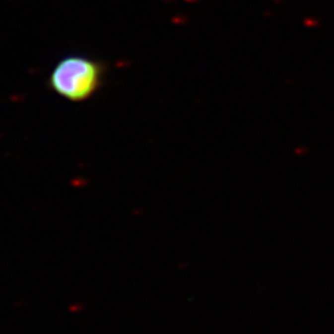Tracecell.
Wrapping results in <instances>:
<instances>
[{
	"label": "cell",
	"mask_w": 334,
	"mask_h": 334,
	"mask_svg": "<svg viewBox=\"0 0 334 334\" xmlns=\"http://www.w3.org/2000/svg\"><path fill=\"white\" fill-rule=\"evenodd\" d=\"M104 68L84 56H67L57 62L49 78L52 92L69 102L89 99L102 85Z\"/></svg>",
	"instance_id": "6da1fadb"
}]
</instances>
